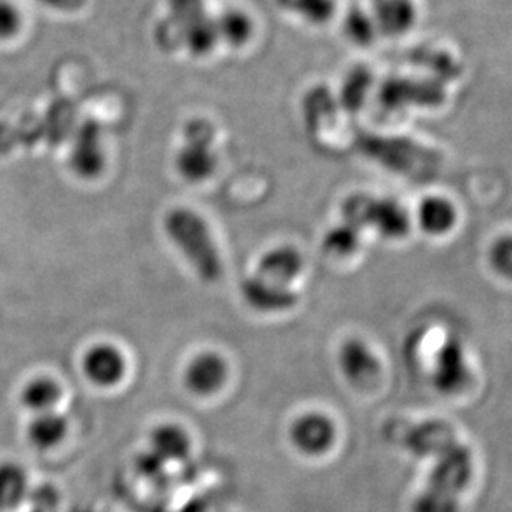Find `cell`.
Returning <instances> with one entry per match:
<instances>
[{
  "mask_svg": "<svg viewBox=\"0 0 512 512\" xmlns=\"http://www.w3.org/2000/svg\"><path fill=\"white\" fill-rule=\"evenodd\" d=\"M29 493V476L19 463L0 461V512H10L24 503Z\"/></svg>",
  "mask_w": 512,
  "mask_h": 512,
  "instance_id": "cell-22",
  "label": "cell"
},
{
  "mask_svg": "<svg viewBox=\"0 0 512 512\" xmlns=\"http://www.w3.org/2000/svg\"><path fill=\"white\" fill-rule=\"evenodd\" d=\"M216 128L204 118H193L184 125L183 145L174 155V168L188 183H203L218 168L213 146Z\"/></svg>",
  "mask_w": 512,
  "mask_h": 512,
  "instance_id": "cell-4",
  "label": "cell"
},
{
  "mask_svg": "<svg viewBox=\"0 0 512 512\" xmlns=\"http://www.w3.org/2000/svg\"><path fill=\"white\" fill-rule=\"evenodd\" d=\"M491 264H493L494 271L501 274V276L509 279L512 272V246L511 237L504 236L498 241L494 242L493 249H491Z\"/></svg>",
  "mask_w": 512,
  "mask_h": 512,
  "instance_id": "cell-30",
  "label": "cell"
},
{
  "mask_svg": "<svg viewBox=\"0 0 512 512\" xmlns=\"http://www.w3.org/2000/svg\"><path fill=\"white\" fill-rule=\"evenodd\" d=\"M289 440L300 455L319 458L332 450L337 440V426L327 413L305 411L289 428Z\"/></svg>",
  "mask_w": 512,
  "mask_h": 512,
  "instance_id": "cell-8",
  "label": "cell"
},
{
  "mask_svg": "<svg viewBox=\"0 0 512 512\" xmlns=\"http://www.w3.org/2000/svg\"><path fill=\"white\" fill-rule=\"evenodd\" d=\"M229 365L218 352L198 353L184 367L183 382L189 393L196 397H213L228 382Z\"/></svg>",
  "mask_w": 512,
  "mask_h": 512,
  "instance_id": "cell-11",
  "label": "cell"
},
{
  "mask_svg": "<svg viewBox=\"0 0 512 512\" xmlns=\"http://www.w3.org/2000/svg\"><path fill=\"white\" fill-rule=\"evenodd\" d=\"M339 367L352 387L367 390L378 382L382 363L372 347L362 339H347L339 350Z\"/></svg>",
  "mask_w": 512,
  "mask_h": 512,
  "instance_id": "cell-12",
  "label": "cell"
},
{
  "mask_svg": "<svg viewBox=\"0 0 512 512\" xmlns=\"http://www.w3.org/2000/svg\"><path fill=\"white\" fill-rule=\"evenodd\" d=\"M382 105L392 112L405 108H435L446 102L443 82L431 77H393L383 83Z\"/></svg>",
  "mask_w": 512,
  "mask_h": 512,
  "instance_id": "cell-5",
  "label": "cell"
},
{
  "mask_svg": "<svg viewBox=\"0 0 512 512\" xmlns=\"http://www.w3.org/2000/svg\"><path fill=\"white\" fill-rule=\"evenodd\" d=\"M42 4L47 5L50 9L58 10V12H75L82 9L87 4V0H39Z\"/></svg>",
  "mask_w": 512,
  "mask_h": 512,
  "instance_id": "cell-31",
  "label": "cell"
},
{
  "mask_svg": "<svg viewBox=\"0 0 512 512\" xmlns=\"http://www.w3.org/2000/svg\"><path fill=\"white\" fill-rule=\"evenodd\" d=\"M455 431L445 421H426L408 438V448L418 456H436L455 443Z\"/></svg>",
  "mask_w": 512,
  "mask_h": 512,
  "instance_id": "cell-21",
  "label": "cell"
},
{
  "mask_svg": "<svg viewBox=\"0 0 512 512\" xmlns=\"http://www.w3.org/2000/svg\"><path fill=\"white\" fill-rule=\"evenodd\" d=\"M362 232L352 228L350 224L342 223L330 229L324 237V252L332 257H350L360 249Z\"/></svg>",
  "mask_w": 512,
  "mask_h": 512,
  "instance_id": "cell-24",
  "label": "cell"
},
{
  "mask_svg": "<svg viewBox=\"0 0 512 512\" xmlns=\"http://www.w3.org/2000/svg\"><path fill=\"white\" fill-rule=\"evenodd\" d=\"M372 85V75L365 68H355L348 75L343 83L342 92H340V107L348 112H357L363 105V100L367 97L368 90Z\"/></svg>",
  "mask_w": 512,
  "mask_h": 512,
  "instance_id": "cell-25",
  "label": "cell"
},
{
  "mask_svg": "<svg viewBox=\"0 0 512 512\" xmlns=\"http://www.w3.org/2000/svg\"><path fill=\"white\" fill-rule=\"evenodd\" d=\"M20 403L32 415L58 410L63 398V388L57 378L35 375L20 390Z\"/></svg>",
  "mask_w": 512,
  "mask_h": 512,
  "instance_id": "cell-19",
  "label": "cell"
},
{
  "mask_svg": "<svg viewBox=\"0 0 512 512\" xmlns=\"http://www.w3.org/2000/svg\"><path fill=\"white\" fill-rule=\"evenodd\" d=\"M411 512H459L458 496L428 486L416 496Z\"/></svg>",
  "mask_w": 512,
  "mask_h": 512,
  "instance_id": "cell-26",
  "label": "cell"
},
{
  "mask_svg": "<svg viewBox=\"0 0 512 512\" xmlns=\"http://www.w3.org/2000/svg\"><path fill=\"white\" fill-rule=\"evenodd\" d=\"M370 14L377 25L378 34L388 37L410 32L418 17L415 0H372Z\"/></svg>",
  "mask_w": 512,
  "mask_h": 512,
  "instance_id": "cell-16",
  "label": "cell"
},
{
  "mask_svg": "<svg viewBox=\"0 0 512 512\" xmlns=\"http://www.w3.org/2000/svg\"><path fill=\"white\" fill-rule=\"evenodd\" d=\"M340 103L327 88H312L304 98V116L310 135L320 145L332 146L334 126L340 118Z\"/></svg>",
  "mask_w": 512,
  "mask_h": 512,
  "instance_id": "cell-14",
  "label": "cell"
},
{
  "mask_svg": "<svg viewBox=\"0 0 512 512\" xmlns=\"http://www.w3.org/2000/svg\"><path fill=\"white\" fill-rule=\"evenodd\" d=\"M358 148L368 160L406 178L430 179L441 168V156L433 148L405 136L365 133L358 136Z\"/></svg>",
  "mask_w": 512,
  "mask_h": 512,
  "instance_id": "cell-2",
  "label": "cell"
},
{
  "mask_svg": "<svg viewBox=\"0 0 512 512\" xmlns=\"http://www.w3.org/2000/svg\"><path fill=\"white\" fill-rule=\"evenodd\" d=\"M163 229L204 282H216L223 276V261L218 246L201 214L189 208L171 209L163 219Z\"/></svg>",
  "mask_w": 512,
  "mask_h": 512,
  "instance_id": "cell-1",
  "label": "cell"
},
{
  "mask_svg": "<svg viewBox=\"0 0 512 512\" xmlns=\"http://www.w3.org/2000/svg\"><path fill=\"white\" fill-rule=\"evenodd\" d=\"M241 295L244 302L259 314H284L299 304V295L292 287L274 284L257 274L242 281Z\"/></svg>",
  "mask_w": 512,
  "mask_h": 512,
  "instance_id": "cell-13",
  "label": "cell"
},
{
  "mask_svg": "<svg viewBox=\"0 0 512 512\" xmlns=\"http://www.w3.org/2000/svg\"><path fill=\"white\" fill-rule=\"evenodd\" d=\"M416 218L426 234L435 237L446 236L458 223V209L448 198L428 196L418 206Z\"/></svg>",
  "mask_w": 512,
  "mask_h": 512,
  "instance_id": "cell-20",
  "label": "cell"
},
{
  "mask_svg": "<svg viewBox=\"0 0 512 512\" xmlns=\"http://www.w3.org/2000/svg\"><path fill=\"white\" fill-rule=\"evenodd\" d=\"M25 435L34 450L42 451V453L55 450L67 438V416L62 415L58 410L32 415Z\"/></svg>",
  "mask_w": 512,
  "mask_h": 512,
  "instance_id": "cell-18",
  "label": "cell"
},
{
  "mask_svg": "<svg viewBox=\"0 0 512 512\" xmlns=\"http://www.w3.org/2000/svg\"><path fill=\"white\" fill-rule=\"evenodd\" d=\"M342 223L362 232L372 229L383 239H405L410 232V216L397 201L373 198L368 194H353L343 203Z\"/></svg>",
  "mask_w": 512,
  "mask_h": 512,
  "instance_id": "cell-3",
  "label": "cell"
},
{
  "mask_svg": "<svg viewBox=\"0 0 512 512\" xmlns=\"http://www.w3.org/2000/svg\"><path fill=\"white\" fill-rule=\"evenodd\" d=\"M22 30V12L12 0H0V40L14 39Z\"/></svg>",
  "mask_w": 512,
  "mask_h": 512,
  "instance_id": "cell-29",
  "label": "cell"
},
{
  "mask_svg": "<svg viewBox=\"0 0 512 512\" xmlns=\"http://www.w3.org/2000/svg\"><path fill=\"white\" fill-rule=\"evenodd\" d=\"M68 165L77 178L92 181L102 176L107 166V148L103 130L95 120L83 121L73 136Z\"/></svg>",
  "mask_w": 512,
  "mask_h": 512,
  "instance_id": "cell-6",
  "label": "cell"
},
{
  "mask_svg": "<svg viewBox=\"0 0 512 512\" xmlns=\"http://www.w3.org/2000/svg\"><path fill=\"white\" fill-rule=\"evenodd\" d=\"M151 451L161 463H179L188 458L191 453V438L188 431L178 423H161L151 430L150 438Z\"/></svg>",
  "mask_w": 512,
  "mask_h": 512,
  "instance_id": "cell-17",
  "label": "cell"
},
{
  "mask_svg": "<svg viewBox=\"0 0 512 512\" xmlns=\"http://www.w3.org/2000/svg\"><path fill=\"white\" fill-rule=\"evenodd\" d=\"M82 373L93 387L103 390L118 387L128 373L125 352L115 343H93L83 353Z\"/></svg>",
  "mask_w": 512,
  "mask_h": 512,
  "instance_id": "cell-9",
  "label": "cell"
},
{
  "mask_svg": "<svg viewBox=\"0 0 512 512\" xmlns=\"http://www.w3.org/2000/svg\"><path fill=\"white\" fill-rule=\"evenodd\" d=\"M345 32L348 39L358 45H370L377 37V25L373 22L372 14L362 9H352L345 19Z\"/></svg>",
  "mask_w": 512,
  "mask_h": 512,
  "instance_id": "cell-28",
  "label": "cell"
},
{
  "mask_svg": "<svg viewBox=\"0 0 512 512\" xmlns=\"http://www.w3.org/2000/svg\"><path fill=\"white\" fill-rule=\"evenodd\" d=\"M304 272V257L295 247L279 246L267 251L257 262V276L274 284L292 287Z\"/></svg>",
  "mask_w": 512,
  "mask_h": 512,
  "instance_id": "cell-15",
  "label": "cell"
},
{
  "mask_svg": "<svg viewBox=\"0 0 512 512\" xmlns=\"http://www.w3.org/2000/svg\"><path fill=\"white\" fill-rule=\"evenodd\" d=\"M473 373L468 365L463 343L446 339L436 350L431 368V383L443 395H459L469 387Z\"/></svg>",
  "mask_w": 512,
  "mask_h": 512,
  "instance_id": "cell-7",
  "label": "cell"
},
{
  "mask_svg": "<svg viewBox=\"0 0 512 512\" xmlns=\"http://www.w3.org/2000/svg\"><path fill=\"white\" fill-rule=\"evenodd\" d=\"M471 478H473V455L466 446L459 445L458 441H455L453 445L441 451L440 455L435 456L428 486L459 496V493L468 486Z\"/></svg>",
  "mask_w": 512,
  "mask_h": 512,
  "instance_id": "cell-10",
  "label": "cell"
},
{
  "mask_svg": "<svg viewBox=\"0 0 512 512\" xmlns=\"http://www.w3.org/2000/svg\"><path fill=\"white\" fill-rule=\"evenodd\" d=\"M418 63L430 72L431 78H436L440 82L453 80L459 75L458 63L453 60V57L440 50H421L418 54Z\"/></svg>",
  "mask_w": 512,
  "mask_h": 512,
  "instance_id": "cell-27",
  "label": "cell"
},
{
  "mask_svg": "<svg viewBox=\"0 0 512 512\" xmlns=\"http://www.w3.org/2000/svg\"><path fill=\"white\" fill-rule=\"evenodd\" d=\"M219 40H223L232 47H242L251 40L254 34V22L242 10H226L216 19Z\"/></svg>",
  "mask_w": 512,
  "mask_h": 512,
  "instance_id": "cell-23",
  "label": "cell"
}]
</instances>
